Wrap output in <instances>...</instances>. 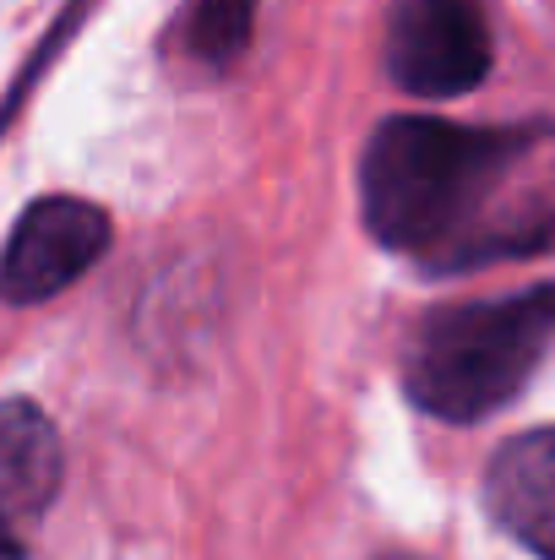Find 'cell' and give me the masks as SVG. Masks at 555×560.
I'll return each mask as SVG.
<instances>
[{
  "label": "cell",
  "mask_w": 555,
  "mask_h": 560,
  "mask_svg": "<svg viewBox=\"0 0 555 560\" xmlns=\"http://www.w3.org/2000/svg\"><path fill=\"white\" fill-rule=\"evenodd\" d=\"M366 229L436 272L534 256L555 240L551 126L381 120L360 159Z\"/></svg>",
  "instance_id": "1"
},
{
  "label": "cell",
  "mask_w": 555,
  "mask_h": 560,
  "mask_svg": "<svg viewBox=\"0 0 555 560\" xmlns=\"http://www.w3.org/2000/svg\"><path fill=\"white\" fill-rule=\"evenodd\" d=\"M551 338L555 283L518 289L501 300L447 305L419 322V332L403 354V386L425 413L469 424V419L507 408L529 386Z\"/></svg>",
  "instance_id": "2"
},
{
  "label": "cell",
  "mask_w": 555,
  "mask_h": 560,
  "mask_svg": "<svg viewBox=\"0 0 555 560\" xmlns=\"http://www.w3.org/2000/svg\"><path fill=\"white\" fill-rule=\"evenodd\" d=\"M485 0H392L386 77L414 98H458L490 77Z\"/></svg>",
  "instance_id": "3"
},
{
  "label": "cell",
  "mask_w": 555,
  "mask_h": 560,
  "mask_svg": "<svg viewBox=\"0 0 555 560\" xmlns=\"http://www.w3.org/2000/svg\"><path fill=\"white\" fill-rule=\"evenodd\" d=\"M109 250V212L82 196H38L0 256V300L38 305L71 289Z\"/></svg>",
  "instance_id": "4"
},
{
  "label": "cell",
  "mask_w": 555,
  "mask_h": 560,
  "mask_svg": "<svg viewBox=\"0 0 555 560\" xmlns=\"http://www.w3.org/2000/svg\"><path fill=\"white\" fill-rule=\"evenodd\" d=\"M485 506L529 556L555 560V424L507 441L490 457Z\"/></svg>",
  "instance_id": "5"
},
{
  "label": "cell",
  "mask_w": 555,
  "mask_h": 560,
  "mask_svg": "<svg viewBox=\"0 0 555 560\" xmlns=\"http://www.w3.org/2000/svg\"><path fill=\"white\" fill-rule=\"evenodd\" d=\"M60 490V435L27 397L0 402V534L27 528Z\"/></svg>",
  "instance_id": "6"
},
{
  "label": "cell",
  "mask_w": 555,
  "mask_h": 560,
  "mask_svg": "<svg viewBox=\"0 0 555 560\" xmlns=\"http://www.w3.org/2000/svg\"><path fill=\"white\" fill-rule=\"evenodd\" d=\"M256 27V0H185L181 44L196 66H229L245 55Z\"/></svg>",
  "instance_id": "7"
},
{
  "label": "cell",
  "mask_w": 555,
  "mask_h": 560,
  "mask_svg": "<svg viewBox=\"0 0 555 560\" xmlns=\"http://www.w3.org/2000/svg\"><path fill=\"white\" fill-rule=\"evenodd\" d=\"M0 560H27V550H22L16 534H0Z\"/></svg>",
  "instance_id": "8"
}]
</instances>
